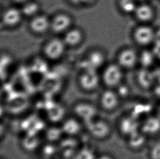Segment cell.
Instances as JSON below:
<instances>
[{
    "instance_id": "30bf717a",
    "label": "cell",
    "mask_w": 160,
    "mask_h": 159,
    "mask_svg": "<svg viewBox=\"0 0 160 159\" xmlns=\"http://www.w3.org/2000/svg\"><path fill=\"white\" fill-rule=\"evenodd\" d=\"M126 145L130 151L139 152L149 146V138L140 130L126 138Z\"/></svg>"
},
{
    "instance_id": "9c48e42d",
    "label": "cell",
    "mask_w": 160,
    "mask_h": 159,
    "mask_svg": "<svg viewBox=\"0 0 160 159\" xmlns=\"http://www.w3.org/2000/svg\"><path fill=\"white\" fill-rule=\"evenodd\" d=\"M72 24L71 17L67 13H60L50 20V29L56 33L66 32Z\"/></svg>"
},
{
    "instance_id": "d4e9b609",
    "label": "cell",
    "mask_w": 160,
    "mask_h": 159,
    "mask_svg": "<svg viewBox=\"0 0 160 159\" xmlns=\"http://www.w3.org/2000/svg\"><path fill=\"white\" fill-rule=\"evenodd\" d=\"M71 3L75 5H82L84 4H89L92 2L93 0H69Z\"/></svg>"
},
{
    "instance_id": "2e32d148",
    "label": "cell",
    "mask_w": 160,
    "mask_h": 159,
    "mask_svg": "<svg viewBox=\"0 0 160 159\" xmlns=\"http://www.w3.org/2000/svg\"><path fill=\"white\" fill-rule=\"evenodd\" d=\"M134 15L139 22H149L153 19L155 12L152 6L147 3H142L137 6L134 12Z\"/></svg>"
},
{
    "instance_id": "8fae6325",
    "label": "cell",
    "mask_w": 160,
    "mask_h": 159,
    "mask_svg": "<svg viewBox=\"0 0 160 159\" xmlns=\"http://www.w3.org/2000/svg\"><path fill=\"white\" fill-rule=\"evenodd\" d=\"M91 121L89 126V131L93 137L103 139L108 137L112 132L110 124L103 120H94Z\"/></svg>"
},
{
    "instance_id": "83f0119b",
    "label": "cell",
    "mask_w": 160,
    "mask_h": 159,
    "mask_svg": "<svg viewBox=\"0 0 160 159\" xmlns=\"http://www.w3.org/2000/svg\"><path fill=\"white\" fill-rule=\"evenodd\" d=\"M13 1H14L15 2H19V3H24L26 2V1H28V0H13Z\"/></svg>"
},
{
    "instance_id": "8992f818",
    "label": "cell",
    "mask_w": 160,
    "mask_h": 159,
    "mask_svg": "<svg viewBox=\"0 0 160 159\" xmlns=\"http://www.w3.org/2000/svg\"><path fill=\"white\" fill-rule=\"evenodd\" d=\"M66 46L63 39L52 38L44 46V55L49 60H57L63 56Z\"/></svg>"
},
{
    "instance_id": "9a60e30c",
    "label": "cell",
    "mask_w": 160,
    "mask_h": 159,
    "mask_svg": "<svg viewBox=\"0 0 160 159\" xmlns=\"http://www.w3.org/2000/svg\"><path fill=\"white\" fill-rule=\"evenodd\" d=\"M22 16L21 9L15 7L9 8L4 11L2 15V23L8 27L17 26L21 21Z\"/></svg>"
},
{
    "instance_id": "e0dca14e",
    "label": "cell",
    "mask_w": 160,
    "mask_h": 159,
    "mask_svg": "<svg viewBox=\"0 0 160 159\" xmlns=\"http://www.w3.org/2000/svg\"><path fill=\"white\" fill-rule=\"evenodd\" d=\"M65 33L63 40L67 46H77L83 39V32L80 28H70Z\"/></svg>"
},
{
    "instance_id": "cb8c5ba5",
    "label": "cell",
    "mask_w": 160,
    "mask_h": 159,
    "mask_svg": "<svg viewBox=\"0 0 160 159\" xmlns=\"http://www.w3.org/2000/svg\"><path fill=\"white\" fill-rule=\"evenodd\" d=\"M152 51L156 59L160 60V39H155L152 43Z\"/></svg>"
},
{
    "instance_id": "4316f807",
    "label": "cell",
    "mask_w": 160,
    "mask_h": 159,
    "mask_svg": "<svg viewBox=\"0 0 160 159\" xmlns=\"http://www.w3.org/2000/svg\"><path fill=\"white\" fill-rule=\"evenodd\" d=\"M157 116L158 117L160 118V103L157 105L156 110H155V113Z\"/></svg>"
},
{
    "instance_id": "484cf974",
    "label": "cell",
    "mask_w": 160,
    "mask_h": 159,
    "mask_svg": "<svg viewBox=\"0 0 160 159\" xmlns=\"http://www.w3.org/2000/svg\"><path fill=\"white\" fill-rule=\"evenodd\" d=\"M98 159H115V158L112 155L106 154L104 155H102L101 157H98Z\"/></svg>"
},
{
    "instance_id": "4fadbf2b",
    "label": "cell",
    "mask_w": 160,
    "mask_h": 159,
    "mask_svg": "<svg viewBox=\"0 0 160 159\" xmlns=\"http://www.w3.org/2000/svg\"><path fill=\"white\" fill-rule=\"evenodd\" d=\"M137 80L139 87L144 90L153 89L156 86V75L148 68H143L139 71Z\"/></svg>"
},
{
    "instance_id": "7402d4cb",
    "label": "cell",
    "mask_w": 160,
    "mask_h": 159,
    "mask_svg": "<svg viewBox=\"0 0 160 159\" xmlns=\"http://www.w3.org/2000/svg\"><path fill=\"white\" fill-rule=\"evenodd\" d=\"M136 0H119V8L123 13L126 14L134 13L137 6L136 4Z\"/></svg>"
},
{
    "instance_id": "7a4b0ae2",
    "label": "cell",
    "mask_w": 160,
    "mask_h": 159,
    "mask_svg": "<svg viewBox=\"0 0 160 159\" xmlns=\"http://www.w3.org/2000/svg\"><path fill=\"white\" fill-rule=\"evenodd\" d=\"M140 118L133 113H128L120 118L118 122L119 132L123 137L127 138L132 134L140 131Z\"/></svg>"
},
{
    "instance_id": "52a82bcc",
    "label": "cell",
    "mask_w": 160,
    "mask_h": 159,
    "mask_svg": "<svg viewBox=\"0 0 160 159\" xmlns=\"http://www.w3.org/2000/svg\"><path fill=\"white\" fill-rule=\"evenodd\" d=\"M133 37L138 44L146 46L154 43L155 40V33L152 27L143 25L135 28Z\"/></svg>"
},
{
    "instance_id": "d6986e66",
    "label": "cell",
    "mask_w": 160,
    "mask_h": 159,
    "mask_svg": "<svg viewBox=\"0 0 160 159\" xmlns=\"http://www.w3.org/2000/svg\"><path fill=\"white\" fill-rule=\"evenodd\" d=\"M156 59L153 52L151 50H145L142 51L139 55L138 62L144 68H148L152 66Z\"/></svg>"
},
{
    "instance_id": "ac0fdd59",
    "label": "cell",
    "mask_w": 160,
    "mask_h": 159,
    "mask_svg": "<svg viewBox=\"0 0 160 159\" xmlns=\"http://www.w3.org/2000/svg\"><path fill=\"white\" fill-rule=\"evenodd\" d=\"M73 111L77 117L81 119H82L85 111H88L95 114L96 113V108L95 106L91 105V104L83 102L75 105L74 106Z\"/></svg>"
},
{
    "instance_id": "277c9868",
    "label": "cell",
    "mask_w": 160,
    "mask_h": 159,
    "mask_svg": "<svg viewBox=\"0 0 160 159\" xmlns=\"http://www.w3.org/2000/svg\"><path fill=\"white\" fill-rule=\"evenodd\" d=\"M121 99L116 90L107 88L100 95L99 104L101 108L108 112H114L121 105Z\"/></svg>"
},
{
    "instance_id": "5bb4252c",
    "label": "cell",
    "mask_w": 160,
    "mask_h": 159,
    "mask_svg": "<svg viewBox=\"0 0 160 159\" xmlns=\"http://www.w3.org/2000/svg\"><path fill=\"white\" fill-rule=\"evenodd\" d=\"M29 27L33 32L43 33L50 28V20L44 14H36L31 17Z\"/></svg>"
},
{
    "instance_id": "ffe728a7",
    "label": "cell",
    "mask_w": 160,
    "mask_h": 159,
    "mask_svg": "<svg viewBox=\"0 0 160 159\" xmlns=\"http://www.w3.org/2000/svg\"><path fill=\"white\" fill-rule=\"evenodd\" d=\"M39 8V4L38 3L28 0L22 4L21 11L23 15L28 17H32L37 14Z\"/></svg>"
},
{
    "instance_id": "5b68a950",
    "label": "cell",
    "mask_w": 160,
    "mask_h": 159,
    "mask_svg": "<svg viewBox=\"0 0 160 159\" xmlns=\"http://www.w3.org/2000/svg\"><path fill=\"white\" fill-rule=\"evenodd\" d=\"M141 130L149 139L158 138L160 135V118L156 114L148 115L141 121Z\"/></svg>"
},
{
    "instance_id": "f1b7e54d",
    "label": "cell",
    "mask_w": 160,
    "mask_h": 159,
    "mask_svg": "<svg viewBox=\"0 0 160 159\" xmlns=\"http://www.w3.org/2000/svg\"><path fill=\"white\" fill-rule=\"evenodd\" d=\"M138 1H143V0H138Z\"/></svg>"
},
{
    "instance_id": "ba28073f",
    "label": "cell",
    "mask_w": 160,
    "mask_h": 159,
    "mask_svg": "<svg viewBox=\"0 0 160 159\" xmlns=\"http://www.w3.org/2000/svg\"><path fill=\"white\" fill-rule=\"evenodd\" d=\"M139 55L132 48L122 50L118 56V64L122 69H132L138 62Z\"/></svg>"
},
{
    "instance_id": "44dd1931",
    "label": "cell",
    "mask_w": 160,
    "mask_h": 159,
    "mask_svg": "<svg viewBox=\"0 0 160 159\" xmlns=\"http://www.w3.org/2000/svg\"><path fill=\"white\" fill-rule=\"evenodd\" d=\"M148 147L149 159H160V139H155Z\"/></svg>"
},
{
    "instance_id": "7c38bea8",
    "label": "cell",
    "mask_w": 160,
    "mask_h": 159,
    "mask_svg": "<svg viewBox=\"0 0 160 159\" xmlns=\"http://www.w3.org/2000/svg\"><path fill=\"white\" fill-rule=\"evenodd\" d=\"M106 60V56L103 52L100 50H92L87 55L85 60L83 61V68H92L98 70L104 65Z\"/></svg>"
},
{
    "instance_id": "6da1fadb",
    "label": "cell",
    "mask_w": 160,
    "mask_h": 159,
    "mask_svg": "<svg viewBox=\"0 0 160 159\" xmlns=\"http://www.w3.org/2000/svg\"><path fill=\"white\" fill-rule=\"evenodd\" d=\"M122 68L118 63H110L104 68L101 79L107 88L113 89L122 84Z\"/></svg>"
},
{
    "instance_id": "603a6c76",
    "label": "cell",
    "mask_w": 160,
    "mask_h": 159,
    "mask_svg": "<svg viewBox=\"0 0 160 159\" xmlns=\"http://www.w3.org/2000/svg\"><path fill=\"white\" fill-rule=\"evenodd\" d=\"M117 88V89L116 91L119 95V97H120L121 100L122 99H125V98H127L129 96L130 92L128 86L121 84Z\"/></svg>"
},
{
    "instance_id": "3957f363",
    "label": "cell",
    "mask_w": 160,
    "mask_h": 159,
    "mask_svg": "<svg viewBox=\"0 0 160 159\" xmlns=\"http://www.w3.org/2000/svg\"><path fill=\"white\" fill-rule=\"evenodd\" d=\"M100 81L97 70L92 68L82 69L78 78L79 86L86 92H92L96 89Z\"/></svg>"
}]
</instances>
